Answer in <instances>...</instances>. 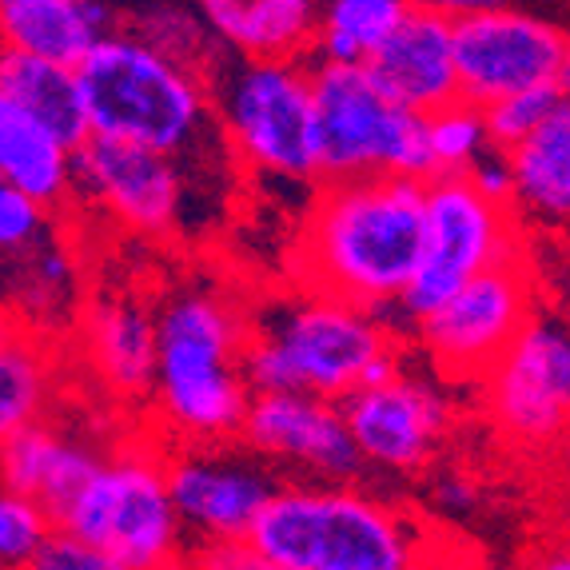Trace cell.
<instances>
[{
    "instance_id": "6da1fadb",
    "label": "cell",
    "mask_w": 570,
    "mask_h": 570,
    "mask_svg": "<svg viewBox=\"0 0 570 570\" xmlns=\"http://www.w3.org/2000/svg\"><path fill=\"white\" fill-rule=\"evenodd\" d=\"M423 204L428 180L411 176L327 180L299 228L295 284L387 315L419 264Z\"/></svg>"
},
{
    "instance_id": "7a4b0ae2",
    "label": "cell",
    "mask_w": 570,
    "mask_h": 570,
    "mask_svg": "<svg viewBox=\"0 0 570 570\" xmlns=\"http://www.w3.org/2000/svg\"><path fill=\"white\" fill-rule=\"evenodd\" d=\"M247 320L216 292L171 295L156 312L153 400L164 428L184 443H228L252 403L244 380Z\"/></svg>"
},
{
    "instance_id": "3957f363",
    "label": "cell",
    "mask_w": 570,
    "mask_h": 570,
    "mask_svg": "<svg viewBox=\"0 0 570 570\" xmlns=\"http://www.w3.org/2000/svg\"><path fill=\"white\" fill-rule=\"evenodd\" d=\"M247 547L264 570H403L428 562L411 514L347 487H276Z\"/></svg>"
},
{
    "instance_id": "277c9868",
    "label": "cell",
    "mask_w": 570,
    "mask_h": 570,
    "mask_svg": "<svg viewBox=\"0 0 570 570\" xmlns=\"http://www.w3.org/2000/svg\"><path fill=\"white\" fill-rule=\"evenodd\" d=\"M92 136L132 140L180 156L208 128V88L132 29H112L77 65Z\"/></svg>"
},
{
    "instance_id": "5b68a950",
    "label": "cell",
    "mask_w": 570,
    "mask_h": 570,
    "mask_svg": "<svg viewBox=\"0 0 570 570\" xmlns=\"http://www.w3.org/2000/svg\"><path fill=\"white\" fill-rule=\"evenodd\" d=\"M299 292L256 320V332L272 335L284 355L295 391L340 403L363 383H380L403 367L400 340L383 312L327 292Z\"/></svg>"
},
{
    "instance_id": "8992f818",
    "label": "cell",
    "mask_w": 570,
    "mask_h": 570,
    "mask_svg": "<svg viewBox=\"0 0 570 570\" xmlns=\"http://www.w3.org/2000/svg\"><path fill=\"white\" fill-rule=\"evenodd\" d=\"M57 527L105 554L108 570H160L180 562L184 527L171 503L164 459L153 451H120L100 459Z\"/></svg>"
},
{
    "instance_id": "52a82bcc",
    "label": "cell",
    "mask_w": 570,
    "mask_h": 570,
    "mask_svg": "<svg viewBox=\"0 0 570 570\" xmlns=\"http://www.w3.org/2000/svg\"><path fill=\"white\" fill-rule=\"evenodd\" d=\"M315 116H320V176H411L431 180L435 160L428 148V112L395 105L367 65H315Z\"/></svg>"
},
{
    "instance_id": "ba28073f",
    "label": "cell",
    "mask_w": 570,
    "mask_h": 570,
    "mask_svg": "<svg viewBox=\"0 0 570 570\" xmlns=\"http://www.w3.org/2000/svg\"><path fill=\"white\" fill-rule=\"evenodd\" d=\"M219 124L259 176L320 180V116L304 60H239L216 88Z\"/></svg>"
},
{
    "instance_id": "9c48e42d",
    "label": "cell",
    "mask_w": 570,
    "mask_h": 570,
    "mask_svg": "<svg viewBox=\"0 0 570 570\" xmlns=\"http://www.w3.org/2000/svg\"><path fill=\"white\" fill-rule=\"evenodd\" d=\"M514 256V219L507 204L491 200L466 171H435L423 204V247L407 287L391 307L387 324L415 327L435 312L463 279Z\"/></svg>"
},
{
    "instance_id": "30bf717a",
    "label": "cell",
    "mask_w": 570,
    "mask_h": 570,
    "mask_svg": "<svg viewBox=\"0 0 570 570\" xmlns=\"http://www.w3.org/2000/svg\"><path fill=\"white\" fill-rule=\"evenodd\" d=\"M539 312V284L519 256L499 259L419 320V352L451 383H483L487 371L511 347V340Z\"/></svg>"
},
{
    "instance_id": "8fae6325",
    "label": "cell",
    "mask_w": 570,
    "mask_h": 570,
    "mask_svg": "<svg viewBox=\"0 0 570 570\" xmlns=\"http://www.w3.org/2000/svg\"><path fill=\"white\" fill-rule=\"evenodd\" d=\"M494 428L519 443H547L570 428V324L534 312L483 375Z\"/></svg>"
},
{
    "instance_id": "7c38bea8",
    "label": "cell",
    "mask_w": 570,
    "mask_h": 570,
    "mask_svg": "<svg viewBox=\"0 0 570 570\" xmlns=\"http://www.w3.org/2000/svg\"><path fill=\"white\" fill-rule=\"evenodd\" d=\"M567 48L570 37L559 24L511 4L466 12L455 20L459 96L483 108L519 88L551 85Z\"/></svg>"
},
{
    "instance_id": "4fadbf2b",
    "label": "cell",
    "mask_w": 570,
    "mask_h": 570,
    "mask_svg": "<svg viewBox=\"0 0 570 570\" xmlns=\"http://www.w3.org/2000/svg\"><path fill=\"white\" fill-rule=\"evenodd\" d=\"M72 191L140 236H168L184 208V176L171 153L92 136L72 153Z\"/></svg>"
},
{
    "instance_id": "5bb4252c",
    "label": "cell",
    "mask_w": 570,
    "mask_h": 570,
    "mask_svg": "<svg viewBox=\"0 0 570 570\" xmlns=\"http://www.w3.org/2000/svg\"><path fill=\"white\" fill-rule=\"evenodd\" d=\"M340 407L363 463L395 475L423 471L451 428L448 395L407 367L355 387L343 395Z\"/></svg>"
},
{
    "instance_id": "9a60e30c",
    "label": "cell",
    "mask_w": 570,
    "mask_h": 570,
    "mask_svg": "<svg viewBox=\"0 0 570 570\" xmlns=\"http://www.w3.org/2000/svg\"><path fill=\"white\" fill-rule=\"evenodd\" d=\"M239 439L267 463L295 466L320 483H352L367 466L355 451L343 407L312 391L292 387L252 395L239 423Z\"/></svg>"
},
{
    "instance_id": "2e32d148",
    "label": "cell",
    "mask_w": 570,
    "mask_h": 570,
    "mask_svg": "<svg viewBox=\"0 0 570 570\" xmlns=\"http://www.w3.org/2000/svg\"><path fill=\"white\" fill-rule=\"evenodd\" d=\"M164 475L184 534L200 539V547L247 539L279 487L264 466L219 451V443H188L176 459H164Z\"/></svg>"
},
{
    "instance_id": "e0dca14e",
    "label": "cell",
    "mask_w": 570,
    "mask_h": 570,
    "mask_svg": "<svg viewBox=\"0 0 570 570\" xmlns=\"http://www.w3.org/2000/svg\"><path fill=\"white\" fill-rule=\"evenodd\" d=\"M363 65L395 105L435 112V108L459 100L455 20L407 9Z\"/></svg>"
},
{
    "instance_id": "ac0fdd59",
    "label": "cell",
    "mask_w": 570,
    "mask_h": 570,
    "mask_svg": "<svg viewBox=\"0 0 570 570\" xmlns=\"http://www.w3.org/2000/svg\"><path fill=\"white\" fill-rule=\"evenodd\" d=\"M219 48L236 60H304L320 29V0H191Z\"/></svg>"
},
{
    "instance_id": "d6986e66",
    "label": "cell",
    "mask_w": 570,
    "mask_h": 570,
    "mask_svg": "<svg viewBox=\"0 0 570 570\" xmlns=\"http://www.w3.org/2000/svg\"><path fill=\"white\" fill-rule=\"evenodd\" d=\"M100 459L105 455L92 443L60 428H48L40 419V423L0 443V487L29 494L57 519L60 507L85 487V479L92 475Z\"/></svg>"
},
{
    "instance_id": "ffe728a7",
    "label": "cell",
    "mask_w": 570,
    "mask_h": 570,
    "mask_svg": "<svg viewBox=\"0 0 570 570\" xmlns=\"http://www.w3.org/2000/svg\"><path fill=\"white\" fill-rule=\"evenodd\" d=\"M80 287V264L60 236H40L37 244L0 256V304L9 307L12 324L45 335L72 320Z\"/></svg>"
},
{
    "instance_id": "44dd1931",
    "label": "cell",
    "mask_w": 570,
    "mask_h": 570,
    "mask_svg": "<svg viewBox=\"0 0 570 570\" xmlns=\"http://www.w3.org/2000/svg\"><path fill=\"white\" fill-rule=\"evenodd\" d=\"M85 352L116 395H148L156 367V315L128 295L96 299L85 312Z\"/></svg>"
},
{
    "instance_id": "7402d4cb",
    "label": "cell",
    "mask_w": 570,
    "mask_h": 570,
    "mask_svg": "<svg viewBox=\"0 0 570 570\" xmlns=\"http://www.w3.org/2000/svg\"><path fill=\"white\" fill-rule=\"evenodd\" d=\"M116 17L105 0H9L0 4V45L77 68Z\"/></svg>"
},
{
    "instance_id": "603a6c76",
    "label": "cell",
    "mask_w": 570,
    "mask_h": 570,
    "mask_svg": "<svg viewBox=\"0 0 570 570\" xmlns=\"http://www.w3.org/2000/svg\"><path fill=\"white\" fill-rule=\"evenodd\" d=\"M0 176L48 208L72 196V148L4 88H0Z\"/></svg>"
},
{
    "instance_id": "cb8c5ba5",
    "label": "cell",
    "mask_w": 570,
    "mask_h": 570,
    "mask_svg": "<svg viewBox=\"0 0 570 570\" xmlns=\"http://www.w3.org/2000/svg\"><path fill=\"white\" fill-rule=\"evenodd\" d=\"M507 156L514 168V200L547 224H570V100H559Z\"/></svg>"
},
{
    "instance_id": "d4e9b609",
    "label": "cell",
    "mask_w": 570,
    "mask_h": 570,
    "mask_svg": "<svg viewBox=\"0 0 570 570\" xmlns=\"http://www.w3.org/2000/svg\"><path fill=\"white\" fill-rule=\"evenodd\" d=\"M0 88L29 108L37 120H45L72 153L88 140L85 96H80V80L72 65L0 45Z\"/></svg>"
},
{
    "instance_id": "484cf974",
    "label": "cell",
    "mask_w": 570,
    "mask_h": 570,
    "mask_svg": "<svg viewBox=\"0 0 570 570\" xmlns=\"http://www.w3.org/2000/svg\"><path fill=\"white\" fill-rule=\"evenodd\" d=\"M57 352L29 327L0 332V443L48 419L57 403Z\"/></svg>"
},
{
    "instance_id": "4316f807",
    "label": "cell",
    "mask_w": 570,
    "mask_h": 570,
    "mask_svg": "<svg viewBox=\"0 0 570 570\" xmlns=\"http://www.w3.org/2000/svg\"><path fill=\"white\" fill-rule=\"evenodd\" d=\"M407 12L403 0H327L320 9L315 65H363Z\"/></svg>"
},
{
    "instance_id": "83f0119b",
    "label": "cell",
    "mask_w": 570,
    "mask_h": 570,
    "mask_svg": "<svg viewBox=\"0 0 570 570\" xmlns=\"http://www.w3.org/2000/svg\"><path fill=\"white\" fill-rule=\"evenodd\" d=\"M132 32L148 40V45H156L160 52H168L171 60H180L184 68L200 72L204 80L216 72L219 60L228 57L219 48V40L208 32V24H204V17L196 12L191 0H153V4H144Z\"/></svg>"
},
{
    "instance_id": "f1b7e54d",
    "label": "cell",
    "mask_w": 570,
    "mask_h": 570,
    "mask_svg": "<svg viewBox=\"0 0 570 570\" xmlns=\"http://www.w3.org/2000/svg\"><path fill=\"white\" fill-rule=\"evenodd\" d=\"M487 144L491 140H487L483 108L463 100V96L428 112V148L435 171H466Z\"/></svg>"
},
{
    "instance_id": "f546056e",
    "label": "cell",
    "mask_w": 570,
    "mask_h": 570,
    "mask_svg": "<svg viewBox=\"0 0 570 570\" xmlns=\"http://www.w3.org/2000/svg\"><path fill=\"white\" fill-rule=\"evenodd\" d=\"M57 519L29 494L0 487V567H32Z\"/></svg>"
},
{
    "instance_id": "4dcf8cb0",
    "label": "cell",
    "mask_w": 570,
    "mask_h": 570,
    "mask_svg": "<svg viewBox=\"0 0 570 570\" xmlns=\"http://www.w3.org/2000/svg\"><path fill=\"white\" fill-rule=\"evenodd\" d=\"M559 85H531V88H519V92H507L491 105H483V124H487V140L494 148H514L519 140L539 128L551 108L559 105Z\"/></svg>"
},
{
    "instance_id": "1f68e13d",
    "label": "cell",
    "mask_w": 570,
    "mask_h": 570,
    "mask_svg": "<svg viewBox=\"0 0 570 570\" xmlns=\"http://www.w3.org/2000/svg\"><path fill=\"white\" fill-rule=\"evenodd\" d=\"M48 212L52 208L29 196L24 188L9 180L0 184V256H12L20 247L48 236Z\"/></svg>"
},
{
    "instance_id": "d6a6232c",
    "label": "cell",
    "mask_w": 570,
    "mask_h": 570,
    "mask_svg": "<svg viewBox=\"0 0 570 570\" xmlns=\"http://www.w3.org/2000/svg\"><path fill=\"white\" fill-rule=\"evenodd\" d=\"M32 567H40V570H108V562H105V554L96 551V547H88L85 539H77L72 531L57 527V531L48 534L45 547H40Z\"/></svg>"
},
{
    "instance_id": "836d02e7",
    "label": "cell",
    "mask_w": 570,
    "mask_h": 570,
    "mask_svg": "<svg viewBox=\"0 0 570 570\" xmlns=\"http://www.w3.org/2000/svg\"><path fill=\"white\" fill-rule=\"evenodd\" d=\"M466 180L475 184L483 196H491V200H499V204L514 200V168H511V156H507V148H494V144H487L483 153L471 160V168H466Z\"/></svg>"
},
{
    "instance_id": "e575fe53",
    "label": "cell",
    "mask_w": 570,
    "mask_h": 570,
    "mask_svg": "<svg viewBox=\"0 0 570 570\" xmlns=\"http://www.w3.org/2000/svg\"><path fill=\"white\" fill-rule=\"evenodd\" d=\"M196 562H204V567H219V570H264L256 559V551L247 547V539L208 542V547H200Z\"/></svg>"
},
{
    "instance_id": "d590c367",
    "label": "cell",
    "mask_w": 570,
    "mask_h": 570,
    "mask_svg": "<svg viewBox=\"0 0 570 570\" xmlns=\"http://www.w3.org/2000/svg\"><path fill=\"white\" fill-rule=\"evenodd\" d=\"M403 4L419 12H439V17L459 20V17H466V12L499 9V4H511V0H403Z\"/></svg>"
},
{
    "instance_id": "8d00e7d4",
    "label": "cell",
    "mask_w": 570,
    "mask_h": 570,
    "mask_svg": "<svg viewBox=\"0 0 570 570\" xmlns=\"http://www.w3.org/2000/svg\"><path fill=\"white\" fill-rule=\"evenodd\" d=\"M435 499L443 507H451V511H471V507H475V494H471V487L459 483V479H443V483L435 487Z\"/></svg>"
},
{
    "instance_id": "74e56055",
    "label": "cell",
    "mask_w": 570,
    "mask_h": 570,
    "mask_svg": "<svg viewBox=\"0 0 570 570\" xmlns=\"http://www.w3.org/2000/svg\"><path fill=\"white\" fill-rule=\"evenodd\" d=\"M554 85H559L562 100H570V48H567V57H562V65H559V77H554Z\"/></svg>"
},
{
    "instance_id": "f35d334b",
    "label": "cell",
    "mask_w": 570,
    "mask_h": 570,
    "mask_svg": "<svg viewBox=\"0 0 570 570\" xmlns=\"http://www.w3.org/2000/svg\"><path fill=\"white\" fill-rule=\"evenodd\" d=\"M547 567H551V570H570V554H551V559H547Z\"/></svg>"
},
{
    "instance_id": "ab89813d",
    "label": "cell",
    "mask_w": 570,
    "mask_h": 570,
    "mask_svg": "<svg viewBox=\"0 0 570 570\" xmlns=\"http://www.w3.org/2000/svg\"><path fill=\"white\" fill-rule=\"evenodd\" d=\"M9 327H17V324H12V315H9V307L0 304V332H9Z\"/></svg>"
},
{
    "instance_id": "60d3db41",
    "label": "cell",
    "mask_w": 570,
    "mask_h": 570,
    "mask_svg": "<svg viewBox=\"0 0 570 570\" xmlns=\"http://www.w3.org/2000/svg\"><path fill=\"white\" fill-rule=\"evenodd\" d=\"M0 4H9V0H0Z\"/></svg>"
}]
</instances>
